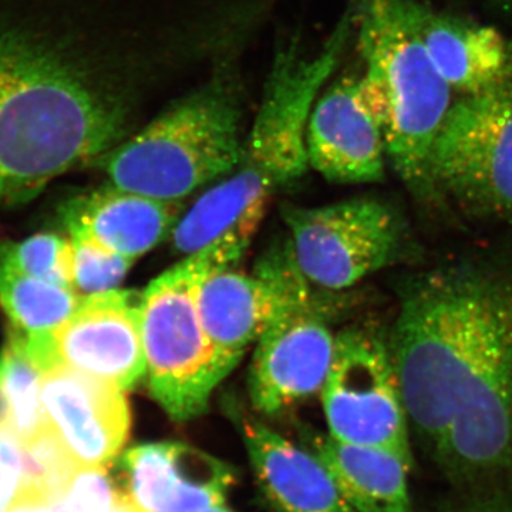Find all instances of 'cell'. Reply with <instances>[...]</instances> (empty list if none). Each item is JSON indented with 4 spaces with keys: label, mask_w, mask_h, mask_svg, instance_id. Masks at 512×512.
<instances>
[{
    "label": "cell",
    "mask_w": 512,
    "mask_h": 512,
    "mask_svg": "<svg viewBox=\"0 0 512 512\" xmlns=\"http://www.w3.org/2000/svg\"><path fill=\"white\" fill-rule=\"evenodd\" d=\"M350 28L352 19L343 16L313 56L303 55L296 39L278 47L241 160L183 212L170 235L174 254L184 258L224 238L249 247L276 191L308 170L309 116L339 64Z\"/></svg>",
    "instance_id": "obj_3"
},
{
    "label": "cell",
    "mask_w": 512,
    "mask_h": 512,
    "mask_svg": "<svg viewBox=\"0 0 512 512\" xmlns=\"http://www.w3.org/2000/svg\"><path fill=\"white\" fill-rule=\"evenodd\" d=\"M73 289L80 296L119 289L134 261L82 238H72Z\"/></svg>",
    "instance_id": "obj_23"
},
{
    "label": "cell",
    "mask_w": 512,
    "mask_h": 512,
    "mask_svg": "<svg viewBox=\"0 0 512 512\" xmlns=\"http://www.w3.org/2000/svg\"><path fill=\"white\" fill-rule=\"evenodd\" d=\"M53 365L134 389L146 379L141 333V292L114 291L83 296L76 311L52 332Z\"/></svg>",
    "instance_id": "obj_12"
},
{
    "label": "cell",
    "mask_w": 512,
    "mask_h": 512,
    "mask_svg": "<svg viewBox=\"0 0 512 512\" xmlns=\"http://www.w3.org/2000/svg\"><path fill=\"white\" fill-rule=\"evenodd\" d=\"M123 497L110 466L79 467L56 505L62 512H117Z\"/></svg>",
    "instance_id": "obj_24"
},
{
    "label": "cell",
    "mask_w": 512,
    "mask_h": 512,
    "mask_svg": "<svg viewBox=\"0 0 512 512\" xmlns=\"http://www.w3.org/2000/svg\"><path fill=\"white\" fill-rule=\"evenodd\" d=\"M431 180L471 210L512 212V82L453 103L431 151Z\"/></svg>",
    "instance_id": "obj_7"
},
{
    "label": "cell",
    "mask_w": 512,
    "mask_h": 512,
    "mask_svg": "<svg viewBox=\"0 0 512 512\" xmlns=\"http://www.w3.org/2000/svg\"><path fill=\"white\" fill-rule=\"evenodd\" d=\"M239 421L256 484L272 512H357L311 448L254 417Z\"/></svg>",
    "instance_id": "obj_16"
},
{
    "label": "cell",
    "mask_w": 512,
    "mask_h": 512,
    "mask_svg": "<svg viewBox=\"0 0 512 512\" xmlns=\"http://www.w3.org/2000/svg\"><path fill=\"white\" fill-rule=\"evenodd\" d=\"M311 282L296 266L291 247L259 262L254 274L215 269L202 281L198 305L214 345L238 365L249 346L299 303L313 298Z\"/></svg>",
    "instance_id": "obj_10"
},
{
    "label": "cell",
    "mask_w": 512,
    "mask_h": 512,
    "mask_svg": "<svg viewBox=\"0 0 512 512\" xmlns=\"http://www.w3.org/2000/svg\"><path fill=\"white\" fill-rule=\"evenodd\" d=\"M74 35L0 8V205L29 200L126 136L123 90Z\"/></svg>",
    "instance_id": "obj_2"
},
{
    "label": "cell",
    "mask_w": 512,
    "mask_h": 512,
    "mask_svg": "<svg viewBox=\"0 0 512 512\" xmlns=\"http://www.w3.org/2000/svg\"><path fill=\"white\" fill-rule=\"evenodd\" d=\"M320 397L332 439L392 451L413 464L399 380L382 340L356 329L336 335Z\"/></svg>",
    "instance_id": "obj_8"
},
{
    "label": "cell",
    "mask_w": 512,
    "mask_h": 512,
    "mask_svg": "<svg viewBox=\"0 0 512 512\" xmlns=\"http://www.w3.org/2000/svg\"><path fill=\"white\" fill-rule=\"evenodd\" d=\"M421 39L451 90L474 96L512 82V45L498 30L417 5Z\"/></svg>",
    "instance_id": "obj_18"
},
{
    "label": "cell",
    "mask_w": 512,
    "mask_h": 512,
    "mask_svg": "<svg viewBox=\"0 0 512 512\" xmlns=\"http://www.w3.org/2000/svg\"><path fill=\"white\" fill-rule=\"evenodd\" d=\"M120 490L140 512H194L224 504L237 471L183 441L128 448L114 460Z\"/></svg>",
    "instance_id": "obj_13"
},
{
    "label": "cell",
    "mask_w": 512,
    "mask_h": 512,
    "mask_svg": "<svg viewBox=\"0 0 512 512\" xmlns=\"http://www.w3.org/2000/svg\"><path fill=\"white\" fill-rule=\"evenodd\" d=\"M0 256L23 274L73 288V247L55 234H39L19 244H0Z\"/></svg>",
    "instance_id": "obj_22"
},
{
    "label": "cell",
    "mask_w": 512,
    "mask_h": 512,
    "mask_svg": "<svg viewBox=\"0 0 512 512\" xmlns=\"http://www.w3.org/2000/svg\"><path fill=\"white\" fill-rule=\"evenodd\" d=\"M82 298L73 288L23 274L0 256V305L19 335L29 339L50 335L76 311Z\"/></svg>",
    "instance_id": "obj_21"
},
{
    "label": "cell",
    "mask_w": 512,
    "mask_h": 512,
    "mask_svg": "<svg viewBox=\"0 0 512 512\" xmlns=\"http://www.w3.org/2000/svg\"><path fill=\"white\" fill-rule=\"evenodd\" d=\"M183 212V202L157 200L110 185L74 198L64 218L70 237L87 239L136 262L170 238Z\"/></svg>",
    "instance_id": "obj_17"
},
{
    "label": "cell",
    "mask_w": 512,
    "mask_h": 512,
    "mask_svg": "<svg viewBox=\"0 0 512 512\" xmlns=\"http://www.w3.org/2000/svg\"><path fill=\"white\" fill-rule=\"evenodd\" d=\"M309 165L332 183H377L384 175L383 124L360 90L345 76L313 104L306 130Z\"/></svg>",
    "instance_id": "obj_15"
},
{
    "label": "cell",
    "mask_w": 512,
    "mask_h": 512,
    "mask_svg": "<svg viewBox=\"0 0 512 512\" xmlns=\"http://www.w3.org/2000/svg\"><path fill=\"white\" fill-rule=\"evenodd\" d=\"M47 426L79 467L111 466L131 433L126 390L72 367H47L42 379Z\"/></svg>",
    "instance_id": "obj_14"
},
{
    "label": "cell",
    "mask_w": 512,
    "mask_h": 512,
    "mask_svg": "<svg viewBox=\"0 0 512 512\" xmlns=\"http://www.w3.org/2000/svg\"><path fill=\"white\" fill-rule=\"evenodd\" d=\"M8 512H62V510L37 491L20 490Z\"/></svg>",
    "instance_id": "obj_27"
},
{
    "label": "cell",
    "mask_w": 512,
    "mask_h": 512,
    "mask_svg": "<svg viewBox=\"0 0 512 512\" xmlns=\"http://www.w3.org/2000/svg\"><path fill=\"white\" fill-rule=\"evenodd\" d=\"M293 259L313 286L343 291L392 261L400 227L392 208L375 198H352L284 214Z\"/></svg>",
    "instance_id": "obj_9"
},
{
    "label": "cell",
    "mask_w": 512,
    "mask_h": 512,
    "mask_svg": "<svg viewBox=\"0 0 512 512\" xmlns=\"http://www.w3.org/2000/svg\"><path fill=\"white\" fill-rule=\"evenodd\" d=\"M244 143L238 84L220 69L100 160L114 187L183 202L231 173Z\"/></svg>",
    "instance_id": "obj_5"
},
{
    "label": "cell",
    "mask_w": 512,
    "mask_h": 512,
    "mask_svg": "<svg viewBox=\"0 0 512 512\" xmlns=\"http://www.w3.org/2000/svg\"><path fill=\"white\" fill-rule=\"evenodd\" d=\"M245 251L231 239H220L184 256L141 292L148 390L175 423L207 412L215 389L237 367L208 336L198 295L208 274L234 265Z\"/></svg>",
    "instance_id": "obj_6"
},
{
    "label": "cell",
    "mask_w": 512,
    "mask_h": 512,
    "mask_svg": "<svg viewBox=\"0 0 512 512\" xmlns=\"http://www.w3.org/2000/svg\"><path fill=\"white\" fill-rule=\"evenodd\" d=\"M194 512H232L229 508L225 507L224 504L211 505V507L201 508V510H197Z\"/></svg>",
    "instance_id": "obj_28"
},
{
    "label": "cell",
    "mask_w": 512,
    "mask_h": 512,
    "mask_svg": "<svg viewBox=\"0 0 512 512\" xmlns=\"http://www.w3.org/2000/svg\"><path fill=\"white\" fill-rule=\"evenodd\" d=\"M417 0H359L353 22L366 73L363 99L383 124L386 157L413 191L431 180V151L451 106V87L421 39Z\"/></svg>",
    "instance_id": "obj_4"
},
{
    "label": "cell",
    "mask_w": 512,
    "mask_h": 512,
    "mask_svg": "<svg viewBox=\"0 0 512 512\" xmlns=\"http://www.w3.org/2000/svg\"><path fill=\"white\" fill-rule=\"evenodd\" d=\"M443 512H512V503L498 495H481L450 505Z\"/></svg>",
    "instance_id": "obj_26"
},
{
    "label": "cell",
    "mask_w": 512,
    "mask_h": 512,
    "mask_svg": "<svg viewBox=\"0 0 512 512\" xmlns=\"http://www.w3.org/2000/svg\"><path fill=\"white\" fill-rule=\"evenodd\" d=\"M42 367L30 355L22 336L12 330L0 353V431L20 444L46 430L42 402Z\"/></svg>",
    "instance_id": "obj_20"
},
{
    "label": "cell",
    "mask_w": 512,
    "mask_h": 512,
    "mask_svg": "<svg viewBox=\"0 0 512 512\" xmlns=\"http://www.w3.org/2000/svg\"><path fill=\"white\" fill-rule=\"evenodd\" d=\"M305 443L357 512H414L407 483L413 464L399 454L340 443L322 434H308Z\"/></svg>",
    "instance_id": "obj_19"
},
{
    "label": "cell",
    "mask_w": 512,
    "mask_h": 512,
    "mask_svg": "<svg viewBox=\"0 0 512 512\" xmlns=\"http://www.w3.org/2000/svg\"><path fill=\"white\" fill-rule=\"evenodd\" d=\"M117 512H140L137 510L136 507H134L133 504L130 503V501L127 500L126 495L123 497V501H121L119 510Z\"/></svg>",
    "instance_id": "obj_29"
},
{
    "label": "cell",
    "mask_w": 512,
    "mask_h": 512,
    "mask_svg": "<svg viewBox=\"0 0 512 512\" xmlns=\"http://www.w3.org/2000/svg\"><path fill=\"white\" fill-rule=\"evenodd\" d=\"M407 417L458 473L512 461V278L436 274L404 296L390 350Z\"/></svg>",
    "instance_id": "obj_1"
},
{
    "label": "cell",
    "mask_w": 512,
    "mask_h": 512,
    "mask_svg": "<svg viewBox=\"0 0 512 512\" xmlns=\"http://www.w3.org/2000/svg\"><path fill=\"white\" fill-rule=\"evenodd\" d=\"M23 480L22 446L12 434L0 431V512H8Z\"/></svg>",
    "instance_id": "obj_25"
},
{
    "label": "cell",
    "mask_w": 512,
    "mask_h": 512,
    "mask_svg": "<svg viewBox=\"0 0 512 512\" xmlns=\"http://www.w3.org/2000/svg\"><path fill=\"white\" fill-rule=\"evenodd\" d=\"M335 343L316 296L276 319L255 343L249 367V396L255 409L279 416L322 392Z\"/></svg>",
    "instance_id": "obj_11"
},
{
    "label": "cell",
    "mask_w": 512,
    "mask_h": 512,
    "mask_svg": "<svg viewBox=\"0 0 512 512\" xmlns=\"http://www.w3.org/2000/svg\"><path fill=\"white\" fill-rule=\"evenodd\" d=\"M503 5L508 6V8H512V0H500Z\"/></svg>",
    "instance_id": "obj_30"
}]
</instances>
